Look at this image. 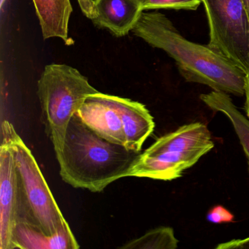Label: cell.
<instances>
[{"label": "cell", "mask_w": 249, "mask_h": 249, "mask_svg": "<svg viewBox=\"0 0 249 249\" xmlns=\"http://www.w3.org/2000/svg\"><path fill=\"white\" fill-rule=\"evenodd\" d=\"M132 33L173 58L187 82L208 86L213 91L245 96L247 74L208 45L185 38L164 14L143 11Z\"/></svg>", "instance_id": "6da1fadb"}, {"label": "cell", "mask_w": 249, "mask_h": 249, "mask_svg": "<svg viewBox=\"0 0 249 249\" xmlns=\"http://www.w3.org/2000/svg\"><path fill=\"white\" fill-rule=\"evenodd\" d=\"M141 152L104 139L75 113L56 159L64 181L77 189L101 192L115 180L128 177Z\"/></svg>", "instance_id": "7a4b0ae2"}, {"label": "cell", "mask_w": 249, "mask_h": 249, "mask_svg": "<svg viewBox=\"0 0 249 249\" xmlns=\"http://www.w3.org/2000/svg\"><path fill=\"white\" fill-rule=\"evenodd\" d=\"M99 92L76 68L65 64L46 65L37 82L42 120L56 157L62 153L67 129L86 99Z\"/></svg>", "instance_id": "3957f363"}, {"label": "cell", "mask_w": 249, "mask_h": 249, "mask_svg": "<svg viewBox=\"0 0 249 249\" xmlns=\"http://www.w3.org/2000/svg\"><path fill=\"white\" fill-rule=\"evenodd\" d=\"M209 134L203 124L194 122L159 138L141 152L128 177L154 180L179 178L208 153Z\"/></svg>", "instance_id": "277c9868"}, {"label": "cell", "mask_w": 249, "mask_h": 249, "mask_svg": "<svg viewBox=\"0 0 249 249\" xmlns=\"http://www.w3.org/2000/svg\"><path fill=\"white\" fill-rule=\"evenodd\" d=\"M2 138L14 153L20 185L37 225L48 236L71 230L32 151L7 120L2 123Z\"/></svg>", "instance_id": "5b68a950"}, {"label": "cell", "mask_w": 249, "mask_h": 249, "mask_svg": "<svg viewBox=\"0 0 249 249\" xmlns=\"http://www.w3.org/2000/svg\"><path fill=\"white\" fill-rule=\"evenodd\" d=\"M209 26V43L220 54L249 72V19L242 0H201Z\"/></svg>", "instance_id": "8992f818"}, {"label": "cell", "mask_w": 249, "mask_h": 249, "mask_svg": "<svg viewBox=\"0 0 249 249\" xmlns=\"http://www.w3.org/2000/svg\"><path fill=\"white\" fill-rule=\"evenodd\" d=\"M0 249H14V231L18 223L37 226L20 185L14 153L3 139L0 148Z\"/></svg>", "instance_id": "52a82bcc"}, {"label": "cell", "mask_w": 249, "mask_h": 249, "mask_svg": "<svg viewBox=\"0 0 249 249\" xmlns=\"http://www.w3.org/2000/svg\"><path fill=\"white\" fill-rule=\"evenodd\" d=\"M76 114L102 138L125 146L126 138L122 119L107 94L99 91L89 96Z\"/></svg>", "instance_id": "ba28073f"}, {"label": "cell", "mask_w": 249, "mask_h": 249, "mask_svg": "<svg viewBox=\"0 0 249 249\" xmlns=\"http://www.w3.org/2000/svg\"><path fill=\"white\" fill-rule=\"evenodd\" d=\"M139 0H93L89 19L115 37L127 36L143 13Z\"/></svg>", "instance_id": "9c48e42d"}, {"label": "cell", "mask_w": 249, "mask_h": 249, "mask_svg": "<svg viewBox=\"0 0 249 249\" xmlns=\"http://www.w3.org/2000/svg\"><path fill=\"white\" fill-rule=\"evenodd\" d=\"M107 99L119 112L126 138L125 147L142 151V146L155 127L154 118L145 106L139 102L107 94Z\"/></svg>", "instance_id": "30bf717a"}, {"label": "cell", "mask_w": 249, "mask_h": 249, "mask_svg": "<svg viewBox=\"0 0 249 249\" xmlns=\"http://www.w3.org/2000/svg\"><path fill=\"white\" fill-rule=\"evenodd\" d=\"M44 40L60 38L71 46L69 22L72 7L71 0H33Z\"/></svg>", "instance_id": "8fae6325"}, {"label": "cell", "mask_w": 249, "mask_h": 249, "mask_svg": "<svg viewBox=\"0 0 249 249\" xmlns=\"http://www.w3.org/2000/svg\"><path fill=\"white\" fill-rule=\"evenodd\" d=\"M80 246L72 230L48 236L34 224L18 223L14 231V249H77Z\"/></svg>", "instance_id": "7c38bea8"}, {"label": "cell", "mask_w": 249, "mask_h": 249, "mask_svg": "<svg viewBox=\"0 0 249 249\" xmlns=\"http://www.w3.org/2000/svg\"><path fill=\"white\" fill-rule=\"evenodd\" d=\"M200 100L214 111L224 113L231 122L247 160L249 174V119L238 110L227 93L213 91L200 95Z\"/></svg>", "instance_id": "4fadbf2b"}, {"label": "cell", "mask_w": 249, "mask_h": 249, "mask_svg": "<svg viewBox=\"0 0 249 249\" xmlns=\"http://www.w3.org/2000/svg\"><path fill=\"white\" fill-rule=\"evenodd\" d=\"M178 240L170 227L153 229L138 238L133 239L120 247L122 249H176Z\"/></svg>", "instance_id": "5bb4252c"}, {"label": "cell", "mask_w": 249, "mask_h": 249, "mask_svg": "<svg viewBox=\"0 0 249 249\" xmlns=\"http://www.w3.org/2000/svg\"><path fill=\"white\" fill-rule=\"evenodd\" d=\"M143 11L151 10H185L196 11L199 8L201 0H139Z\"/></svg>", "instance_id": "9a60e30c"}, {"label": "cell", "mask_w": 249, "mask_h": 249, "mask_svg": "<svg viewBox=\"0 0 249 249\" xmlns=\"http://www.w3.org/2000/svg\"><path fill=\"white\" fill-rule=\"evenodd\" d=\"M208 222L213 224H223L234 221V215L222 205H215L213 207L206 215Z\"/></svg>", "instance_id": "2e32d148"}, {"label": "cell", "mask_w": 249, "mask_h": 249, "mask_svg": "<svg viewBox=\"0 0 249 249\" xmlns=\"http://www.w3.org/2000/svg\"><path fill=\"white\" fill-rule=\"evenodd\" d=\"M215 249H249V237L244 239H234L220 243Z\"/></svg>", "instance_id": "e0dca14e"}, {"label": "cell", "mask_w": 249, "mask_h": 249, "mask_svg": "<svg viewBox=\"0 0 249 249\" xmlns=\"http://www.w3.org/2000/svg\"><path fill=\"white\" fill-rule=\"evenodd\" d=\"M83 14L89 18L91 15L93 8V0H78Z\"/></svg>", "instance_id": "ac0fdd59"}, {"label": "cell", "mask_w": 249, "mask_h": 249, "mask_svg": "<svg viewBox=\"0 0 249 249\" xmlns=\"http://www.w3.org/2000/svg\"><path fill=\"white\" fill-rule=\"evenodd\" d=\"M245 97H246V101H245L244 110L246 112V116L249 119V72L246 75Z\"/></svg>", "instance_id": "d6986e66"}, {"label": "cell", "mask_w": 249, "mask_h": 249, "mask_svg": "<svg viewBox=\"0 0 249 249\" xmlns=\"http://www.w3.org/2000/svg\"><path fill=\"white\" fill-rule=\"evenodd\" d=\"M242 2H243V5H244L245 10H246L248 18L249 19V0H242Z\"/></svg>", "instance_id": "ffe728a7"}]
</instances>
